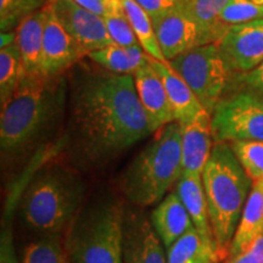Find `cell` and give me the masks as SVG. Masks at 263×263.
<instances>
[{
  "mask_svg": "<svg viewBox=\"0 0 263 263\" xmlns=\"http://www.w3.org/2000/svg\"><path fill=\"white\" fill-rule=\"evenodd\" d=\"M72 116L82 150L91 161L111 159L153 134L132 74L88 78L76 90Z\"/></svg>",
  "mask_w": 263,
  "mask_h": 263,
  "instance_id": "obj_1",
  "label": "cell"
},
{
  "mask_svg": "<svg viewBox=\"0 0 263 263\" xmlns=\"http://www.w3.org/2000/svg\"><path fill=\"white\" fill-rule=\"evenodd\" d=\"M201 178L217 254L224 261L254 182L229 143H215Z\"/></svg>",
  "mask_w": 263,
  "mask_h": 263,
  "instance_id": "obj_2",
  "label": "cell"
},
{
  "mask_svg": "<svg viewBox=\"0 0 263 263\" xmlns=\"http://www.w3.org/2000/svg\"><path fill=\"white\" fill-rule=\"evenodd\" d=\"M60 85L43 73L24 74L2 105L0 144L5 153L24 149L44 130L61 107Z\"/></svg>",
  "mask_w": 263,
  "mask_h": 263,
  "instance_id": "obj_3",
  "label": "cell"
},
{
  "mask_svg": "<svg viewBox=\"0 0 263 263\" xmlns=\"http://www.w3.org/2000/svg\"><path fill=\"white\" fill-rule=\"evenodd\" d=\"M182 174V126L172 122L132 162L123 178L124 196L138 206L155 205Z\"/></svg>",
  "mask_w": 263,
  "mask_h": 263,
  "instance_id": "obj_4",
  "label": "cell"
},
{
  "mask_svg": "<svg viewBox=\"0 0 263 263\" xmlns=\"http://www.w3.org/2000/svg\"><path fill=\"white\" fill-rule=\"evenodd\" d=\"M84 184L67 170L50 168L34 177L22 195L20 211L29 228L58 234L81 211Z\"/></svg>",
  "mask_w": 263,
  "mask_h": 263,
  "instance_id": "obj_5",
  "label": "cell"
},
{
  "mask_svg": "<svg viewBox=\"0 0 263 263\" xmlns=\"http://www.w3.org/2000/svg\"><path fill=\"white\" fill-rule=\"evenodd\" d=\"M123 215L114 201H101L78 212L65 248L71 263H122Z\"/></svg>",
  "mask_w": 263,
  "mask_h": 263,
  "instance_id": "obj_6",
  "label": "cell"
},
{
  "mask_svg": "<svg viewBox=\"0 0 263 263\" xmlns=\"http://www.w3.org/2000/svg\"><path fill=\"white\" fill-rule=\"evenodd\" d=\"M210 115H212L228 84L230 68L217 43L200 45L168 61Z\"/></svg>",
  "mask_w": 263,
  "mask_h": 263,
  "instance_id": "obj_7",
  "label": "cell"
},
{
  "mask_svg": "<svg viewBox=\"0 0 263 263\" xmlns=\"http://www.w3.org/2000/svg\"><path fill=\"white\" fill-rule=\"evenodd\" d=\"M211 126L215 143L263 140V97L244 90L221 100Z\"/></svg>",
  "mask_w": 263,
  "mask_h": 263,
  "instance_id": "obj_8",
  "label": "cell"
},
{
  "mask_svg": "<svg viewBox=\"0 0 263 263\" xmlns=\"http://www.w3.org/2000/svg\"><path fill=\"white\" fill-rule=\"evenodd\" d=\"M58 21L89 54L112 44L101 16L76 4L73 0H48Z\"/></svg>",
  "mask_w": 263,
  "mask_h": 263,
  "instance_id": "obj_9",
  "label": "cell"
},
{
  "mask_svg": "<svg viewBox=\"0 0 263 263\" xmlns=\"http://www.w3.org/2000/svg\"><path fill=\"white\" fill-rule=\"evenodd\" d=\"M232 71H251L263 61V18L230 26L218 43Z\"/></svg>",
  "mask_w": 263,
  "mask_h": 263,
  "instance_id": "obj_10",
  "label": "cell"
},
{
  "mask_svg": "<svg viewBox=\"0 0 263 263\" xmlns=\"http://www.w3.org/2000/svg\"><path fill=\"white\" fill-rule=\"evenodd\" d=\"M151 18L157 43L166 61L173 60L193 48L206 45L201 29L182 8Z\"/></svg>",
  "mask_w": 263,
  "mask_h": 263,
  "instance_id": "obj_11",
  "label": "cell"
},
{
  "mask_svg": "<svg viewBox=\"0 0 263 263\" xmlns=\"http://www.w3.org/2000/svg\"><path fill=\"white\" fill-rule=\"evenodd\" d=\"M45 8L48 16L44 27L42 73L57 77L83 57H88V51L62 27L48 3Z\"/></svg>",
  "mask_w": 263,
  "mask_h": 263,
  "instance_id": "obj_12",
  "label": "cell"
},
{
  "mask_svg": "<svg viewBox=\"0 0 263 263\" xmlns=\"http://www.w3.org/2000/svg\"><path fill=\"white\" fill-rule=\"evenodd\" d=\"M161 239L143 213L123 219L122 263H167Z\"/></svg>",
  "mask_w": 263,
  "mask_h": 263,
  "instance_id": "obj_13",
  "label": "cell"
},
{
  "mask_svg": "<svg viewBox=\"0 0 263 263\" xmlns=\"http://www.w3.org/2000/svg\"><path fill=\"white\" fill-rule=\"evenodd\" d=\"M139 100L149 121L151 133L176 122L162 80L151 65L150 59L133 74Z\"/></svg>",
  "mask_w": 263,
  "mask_h": 263,
  "instance_id": "obj_14",
  "label": "cell"
},
{
  "mask_svg": "<svg viewBox=\"0 0 263 263\" xmlns=\"http://www.w3.org/2000/svg\"><path fill=\"white\" fill-rule=\"evenodd\" d=\"M180 126L183 174L201 176L213 149L211 115L205 110L192 122Z\"/></svg>",
  "mask_w": 263,
  "mask_h": 263,
  "instance_id": "obj_15",
  "label": "cell"
},
{
  "mask_svg": "<svg viewBox=\"0 0 263 263\" xmlns=\"http://www.w3.org/2000/svg\"><path fill=\"white\" fill-rule=\"evenodd\" d=\"M150 62L163 82L176 122L179 124L192 122L205 111V107L194 94L192 88L173 70L168 61H159L150 58Z\"/></svg>",
  "mask_w": 263,
  "mask_h": 263,
  "instance_id": "obj_16",
  "label": "cell"
},
{
  "mask_svg": "<svg viewBox=\"0 0 263 263\" xmlns=\"http://www.w3.org/2000/svg\"><path fill=\"white\" fill-rule=\"evenodd\" d=\"M48 10L45 5L25 17L16 27V44L20 49L24 74L42 73L43 42Z\"/></svg>",
  "mask_w": 263,
  "mask_h": 263,
  "instance_id": "obj_17",
  "label": "cell"
},
{
  "mask_svg": "<svg viewBox=\"0 0 263 263\" xmlns=\"http://www.w3.org/2000/svg\"><path fill=\"white\" fill-rule=\"evenodd\" d=\"M150 221L166 249L194 227L185 206L176 192L161 200L151 213Z\"/></svg>",
  "mask_w": 263,
  "mask_h": 263,
  "instance_id": "obj_18",
  "label": "cell"
},
{
  "mask_svg": "<svg viewBox=\"0 0 263 263\" xmlns=\"http://www.w3.org/2000/svg\"><path fill=\"white\" fill-rule=\"evenodd\" d=\"M263 234V182H256L242 210L228 257L241 254Z\"/></svg>",
  "mask_w": 263,
  "mask_h": 263,
  "instance_id": "obj_19",
  "label": "cell"
},
{
  "mask_svg": "<svg viewBox=\"0 0 263 263\" xmlns=\"http://www.w3.org/2000/svg\"><path fill=\"white\" fill-rule=\"evenodd\" d=\"M176 194L185 206L194 227L206 238L215 241L201 176L182 174L176 184Z\"/></svg>",
  "mask_w": 263,
  "mask_h": 263,
  "instance_id": "obj_20",
  "label": "cell"
},
{
  "mask_svg": "<svg viewBox=\"0 0 263 263\" xmlns=\"http://www.w3.org/2000/svg\"><path fill=\"white\" fill-rule=\"evenodd\" d=\"M219 262L216 242L206 238L195 227L177 239L167 249V263Z\"/></svg>",
  "mask_w": 263,
  "mask_h": 263,
  "instance_id": "obj_21",
  "label": "cell"
},
{
  "mask_svg": "<svg viewBox=\"0 0 263 263\" xmlns=\"http://www.w3.org/2000/svg\"><path fill=\"white\" fill-rule=\"evenodd\" d=\"M230 0H185L182 10L201 29L206 44L221 41L227 27L219 21L223 9Z\"/></svg>",
  "mask_w": 263,
  "mask_h": 263,
  "instance_id": "obj_22",
  "label": "cell"
},
{
  "mask_svg": "<svg viewBox=\"0 0 263 263\" xmlns=\"http://www.w3.org/2000/svg\"><path fill=\"white\" fill-rule=\"evenodd\" d=\"M122 4L141 48L150 58L159 61H166L157 43L151 16L134 0H122Z\"/></svg>",
  "mask_w": 263,
  "mask_h": 263,
  "instance_id": "obj_23",
  "label": "cell"
},
{
  "mask_svg": "<svg viewBox=\"0 0 263 263\" xmlns=\"http://www.w3.org/2000/svg\"><path fill=\"white\" fill-rule=\"evenodd\" d=\"M22 76L21 54L16 42L0 49V104H5L15 93Z\"/></svg>",
  "mask_w": 263,
  "mask_h": 263,
  "instance_id": "obj_24",
  "label": "cell"
},
{
  "mask_svg": "<svg viewBox=\"0 0 263 263\" xmlns=\"http://www.w3.org/2000/svg\"><path fill=\"white\" fill-rule=\"evenodd\" d=\"M21 263H71L60 236L49 234L29 242L22 251Z\"/></svg>",
  "mask_w": 263,
  "mask_h": 263,
  "instance_id": "obj_25",
  "label": "cell"
},
{
  "mask_svg": "<svg viewBox=\"0 0 263 263\" xmlns=\"http://www.w3.org/2000/svg\"><path fill=\"white\" fill-rule=\"evenodd\" d=\"M103 20L114 43L122 47L139 44L123 8L122 0H107Z\"/></svg>",
  "mask_w": 263,
  "mask_h": 263,
  "instance_id": "obj_26",
  "label": "cell"
},
{
  "mask_svg": "<svg viewBox=\"0 0 263 263\" xmlns=\"http://www.w3.org/2000/svg\"><path fill=\"white\" fill-rule=\"evenodd\" d=\"M88 58L111 73L132 76L136 73V68L128 55L126 47L118 45L116 43L106 45L99 50L90 51Z\"/></svg>",
  "mask_w": 263,
  "mask_h": 263,
  "instance_id": "obj_27",
  "label": "cell"
},
{
  "mask_svg": "<svg viewBox=\"0 0 263 263\" xmlns=\"http://www.w3.org/2000/svg\"><path fill=\"white\" fill-rule=\"evenodd\" d=\"M229 144L252 182H263V140L233 141Z\"/></svg>",
  "mask_w": 263,
  "mask_h": 263,
  "instance_id": "obj_28",
  "label": "cell"
},
{
  "mask_svg": "<svg viewBox=\"0 0 263 263\" xmlns=\"http://www.w3.org/2000/svg\"><path fill=\"white\" fill-rule=\"evenodd\" d=\"M47 0H0L2 32H10L32 12L42 9Z\"/></svg>",
  "mask_w": 263,
  "mask_h": 263,
  "instance_id": "obj_29",
  "label": "cell"
},
{
  "mask_svg": "<svg viewBox=\"0 0 263 263\" xmlns=\"http://www.w3.org/2000/svg\"><path fill=\"white\" fill-rule=\"evenodd\" d=\"M261 18H263V5L251 0H230L219 16V21L227 27Z\"/></svg>",
  "mask_w": 263,
  "mask_h": 263,
  "instance_id": "obj_30",
  "label": "cell"
},
{
  "mask_svg": "<svg viewBox=\"0 0 263 263\" xmlns=\"http://www.w3.org/2000/svg\"><path fill=\"white\" fill-rule=\"evenodd\" d=\"M134 2L145 10L151 17H155L164 12L180 9L185 0H134Z\"/></svg>",
  "mask_w": 263,
  "mask_h": 263,
  "instance_id": "obj_31",
  "label": "cell"
},
{
  "mask_svg": "<svg viewBox=\"0 0 263 263\" xmlns=\"http://www.w3.org/2000/svg\"><path fill=\"white\" fill-rule=\"evenodd\" d=\"M224 263H263V234L259 235L241 254L228 257Z\"/></svg>",
  "mask_w": 263,
  "mask_h": 263,
  "instance_id": "obj_32",
  "label": "cell"
},
{
  "mask_svg": "<svg viewBox=\"0 0 263 263\" xmlns=\"http://www.w3.org/2000/svg\"><path fill=\"white\" fill-rule=\"evenodd\" d=\"M240 81L245 85V90L263 97V61L251 71L241 73Z\"/></svg>",
  "mask_w": 263,
  "mask_h": 263,
  "instance_id": "obj_33",
  "label": "cell"
},
{
  "mask_svg": "<svg viewBox=\"0 0 263 263\" xmlns=\"http://www.w3.org/2000/svg\"><path fill=\"white\" fill-rule=\"evenodd\" d=\"M73 2L76 4L82 6V8L89 10V11L103 17L105 10H106L107 0H73Z\"/></svg>",
  "mask_w": 263,
  "mask_h": 263,
  "instance_id": "obj_34",
  "label": "cell"
},
{
  "mask_svg": "<svg viewBox=\"0 0 263 263\" xmlns=\"http://www.w3.org/2000/svg\"><path fill=\"white\" fill-rule=\"evenodd\" d=\"M251 2H254V3H256V4L263 5V0H251Z\"/></svg>",
  "mask_w": 263,
  "mask_h": 263,
  "instance_id": "obj_35",
  "label": "cell"
},
{
  "mask_svg": "<svg viewBox=\"0 0 263 263\" xmlns=\"http://www.w3.org/2000/svg\"><path fill=\"white\" fill-rule=\"evenodd\" d=\"M47 2H48V0H47Z\"/></svg>",
  "mask_w": 263,
  "mask_h": 263,
  "instance_id": "obj_36",
  "label": "cell"
}]
</instances>
